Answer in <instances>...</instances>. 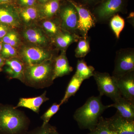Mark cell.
<instances>
[{"label":"cell","instance_id":"obj_33","mask_svg":"<svg viewBox=\"0 0 134 134\" xmlns=\"http://www.w3.org/2000/svg\"><path fill=\"white\" fill-rule=\"evenodd\" d=\"M12 29L8 25L0 23V41Z\"/></svg>","mask_w":134,"mask_h":134},{"label":"cell","instance_id":"obj_40","mask_svg":"<svg viewBox=\"0 0 134 134\" xmlns=\"http://www.w3.org/2000/svg\"><path fill=\"white\" fill-rule=\"evenodd\" d=\"M88 134H89L88 133Z\"/></svg>","mask_w":134,"mask_h":134},{"label":"cell","instance_id":"obj_1","mask_svg":"<svg viewBox=\"0 0 134 134\" xmlns=\"http://www.w3.org/2000/svg\"><path fill=\"white\" fill-rule=\"evenodd\" d=\"M100 96L89 98L83 105L77 109L74 115L75 120L81 129L91 131L96 127L103 112L109 105L102 103Z\"/></svg>","mask_w":134,"mask_h":134},{"label":"cell","instance_id":"obj_3","mask_svg":"<svg viewBox=\"0 0 134 134\" xmlns=\"http://www.w3.org/2000/svg\"><path fill=\"white\" fill-rule=\"evenodd\" d=\"M24 114L15 107L0 108V131L7 134H19L27 127Z\"/></svg>","mask_w":134,"mask_h":134},{"label":"cell","instance_id":"obj_38","mask_svg":"<svg viewBox=\"0 0 134 134\" xmlns=\"http://www.w3.org/2000/svg\"><path fill=\"white\" fill-rule=\"evenodd\" d=\"M52 134H60L56 130V129L55 128V127H54L53 129L52 132Z\"/></svg>","mask_w":134,"mask_h":134},{"label":"cell","instance_id":"obj_30","mask_svg":"<svg viewBox=\"0 0 134 134\" xmlns=\"http://www.w3.org/2000/svg\"><path fill=\"white\" fill-rule=\"evenodd\" d=\"M54 127L48 123L44 126H42L41 127L34 130L29 134H52Z\"/></svg>","mask_w":134,"mask_h":134},{"label":"cell","instance_id":"obj_2","mask_svg":"<svg viewBox=\"0 0 134 134\" xmlns=\"http://www.w3.org/2000/svg\"><path fill=\"white\" fill-rule=\"evenodd\" d=\"M54 59L37 65L25 66L23 82L36 88H43L52 85L54 81Z\"/></svg>","mask_w":134,"mask_h":134},{"label":"cell","instance_id":"obj_28","mask_svg":"<svg viewBox=\"0 0 134 134\" xmlns=\"http://www.w3.org/2000/svg\"><path fill=\"white\" fill-rule=\"evenodd\" d=\"M0 55L5 60L18 57V52L16 48L9 44L2 43V48Z\"/></svg>","mask_w":134,"mask_h":134},{"label":"cell","instance_id":"obj_19","mask_svg":"<svg viewBox=\"0 0 134 134\" xmlns=\"http://www.w3.org/2000/svg\"><path fill=\"white\" fill-rule=\"evenodd\" d=\"M37 24L41 27L52 41L62 30L58 15L50 19L39 20Z\"/></svg>","mask_w":134,"mask_h":134},{"label":"cell","instance_id":"obj_23","mask_svg":"<svg viewBox=\"0 0 134 134\" xmlns=\"http://www.w3.org/2000/svg\"><path fill=\"white\" fill-rule=\"evenodd\" d=\"M95 68L91 66H88L83 60H78L76 70L75 74L83 81L93 76Z\"/></svg>","mask_w":134,"mask_h":134},{"label":"cell","instance_id":"obj_31","mask_svg":"<svg viewBox=\"0 0 134 134\" xmlns=\"http://www.w3.org/2000/svg\"><path fill=\"white\" fill-rule=\"evenodd\" d=\"M79 5H82L91 9L102 0H71Z\"/></svg>","mask_w":134,"mask_h":134},{"label":"cell","instance_id":"obj_26","mask_svg":"<svg viewBox=\"0 0 134 134\" xmlns=\"http://www.w3.org/2000/svg\"><path fill=\"white\" fill-rule=\"evenodd\" d=\"M109 22L110 27L115 37L117 39L119 38L120 34L125 27V19L117 14L111 18Z\"/></svg>","mask_w":134,"mask_h":134},{"label":"cell","instance_id":"obj_4","mask_svg":"<svg viewBox=\"0 0 134 134\" xmlns=\"http://www.w3.org/2000/svg\"><path fill=\"white\" fill-rule=\"evenodd\" d=\"M18 57L25 66L40 64L54 59L59 51L55 48H47L23 43L17 49Z\"/></svg>","mask_w":134,"mask_h":134},{"label":"cell","instance_id":"obj_7","mask_svg":"<svg viewBox=\"0 0 134 134\" xmlns=\"http://www.w3.org/2000/svg\"><path fill=\"white\" fill-rule=\"evenodd\" d=\"M58 16L62 30L78 35V13L69 0H66L62 4L60 3Z\"/></svg>","mask_w":134,"mask_h":134},{"label":"cell","instance_id":"obj_22","mask_svg":"<svg viewBox=\"0 0 134 134\" xmlns=\"http://www.w3.org/2000/svg\"><path fill=\"white\" fill-rule=\"evenodd\" d=\"M83 81V79L74 75L68 85L64 97L61 100L60 103L61 105L66 103L71 97L75 96Z\"/></svg>","mask_w":134,"mask_h":134},{"label":"cell","instance_id":"obj_18","mask_svg":"<svg viewBox=\"0 0 134 134\" xmlns=\"http://www.w3.org/2000/svg\"><path fill=\"white\" fill-rule=\"evenodd\" d=\"M73 70L66 55V51H61L60 54L54 59V79L69 75Z\"/></svg>","mask_w":134,"mask_h":134},{"label":"cell","instance_id":"obj_10","mask_svg":"<svg viewBox=\"0 0 134 134\" xmlns=\"http://www.w3.org/2000/svg\"><path fill=\"white\" fill-rule=\"evenodd\" d=\"M69 1L74 6L78 13L77 34L82 37L87 38L88 37L89 31L96 26L97 23L96 19L89 8L77 4L71 0Z\"/></svg>","mask_w":134,"mask_h":134},{"label":"cell","instance_id":"obj_14","mask_svg":"<svg viewBox=\"0 0 134 134\" xmlns=\"http://www.w3.org/2000/svg\"><path fill=\"white\" fill-rule=\"evenodd\" d=\"M5 71L10 79H16L23 82L25 65L18 57L5 60Z\"/></svg>","mask_w":134,"mask_h":134},{"label":"cell","instance_id":"obj_29","mask_svg":"<svg viewBox=\"0 0 134 134\" xmlns=\"http://www.w3.org/2000/svg\"><path fill=\"white\" fill-rule=\"evenodd\" d=\"M60 105H61L60 104L54 103L49 109L42 115L41 118L43 121L42 126H44L45 125L48 124L51 118L58 112V111L59 110Z\"/></svg>","mask_w":134,"mask_h":134},{"label":"cell","instance_id":"obj_36","mask_svg":"<svg viewBox=\"0 0 134 134\" xmlns=\"http://www.w3.org/2000/svg\"><path fill=\"white\" fill-rule=\"evenodd\" d=\"M12 1V0H0V4L10 3Z\"/></svg>","mask_w":134,"mask_h":134},{"label":"cell","instance_id":"obj_21","mask_svg":"<svg viewBox=\"0 0 134 134\" xmlns=\"http://www.w3.org/2000/svg\"><path fill=\"white\" fill-rule=\"evenodd\" d=\"M60 4V0H50L44 4H39L40 20L50 19L57 16Z\"/></svg>","mask_w":134,"mask_h":134},{"label":"cell","instance_id":"obj_34","mask_svg":"<svg viewBox=\"0 0 134 134\" xmlns=\"http://www.w3.org/2000/svg\"><path fill=\"white\" fill-rule=\"evenodd\" d=\"M5 60L0 55V71L2 70L3 67L5 65Z\"/></svg>","mask_w":134,"mask_h":134},{"label":"cell","instance_id":"obj_9","mask_svg":"<svg viewBox=\"0 0 134 134\" xmlns=\"http://www.w3.org/2000/svg\"><path fill=\"white\" fill-rule=\"evenodd\" d=\"M133 71H134V48H121L117 50L113 76H120Z\"/></svg>","mask_w":134,"mask_h":134},{"label":"cell","instance_id":"obj_5","mask_svg":"<svg viewBox=\"0 0 134 134\" xmlns=\"http://www.w3.org/2000/svg\"><path fill=\"white\" fill-rule=\"evenodd\" d=\"M128 0H102L90 10L97 23L105 24L119 13L126 14Z\"/></svg>","mask_w":134,"mask_h":134},{"label":"cell","instance_id":"obj_11","mask_svg":"<svg viewBox=\"0 0 134 134\" xmlns=\"http://www.w3.org/2000/svg\"><path fill=\"white\" fill-rule=\"evenodd\" d=\"M0 23L8 25L13 29L21 28L17 8L10 3L0 4Z\"/></svg>","mask_w":134,"mask_h":134},{"label":"cell","instance_id":"obj_6","mask_svg":"<svg viewBox=\"0 0 134 134\" xmlns=\"http://www.w3.org/2000/svg\"><path fill=\"white\" fill-rule=\"evenodd\" d=\"M19 30L23 43L44 48H54L51 40L37 24L23 26Z\"/></svg>","mask_w":134,"mask_h":134},{"label":"cell","instance_id":"obj_35","mask_svg":"<svg viewBox=\"0 0 134 134\" xmlns=\"http://www.w3.org/2000/svg\"><path fill=\"white\" fill-rule=\"evenodd\" d=\"M128 18H129V21H130L129 23H132V25H133V20H134V15L133 13H132V14H130V15L129 16ZM134 23H133V24Z\"/></svg>","mask_w":134,"mask_h":134},{"label":"cell","instance_id":"obj_32","mask_svg":"<svg viewBox=\"0 0 134 134\" xmlns=\"http://www.w3.org/2000/svg\"><path fill=\"white\" fill-rule=\"evenodd\" d=\"M37 0H17V3L19 8H25L38 5Z\"/></svg>","mask_w":134,"mask_h":134},{"label":"cell","instance_id":"obj_27","mask_svg":"<svg viewBox=\"0 0 134 134\" xmlns=\"http://www.w3.org/2000/svg\"><path fill=\"white\" fill-rule=\"evenodd\" d=\"M89 134H116L108 125L106 118L101 116L97 125Z\"/></svg>","mask_w":134,"mask_h":134},{"label":"cell","instance_id":"obj_13","mask_svg":"<svg viewBox=\"0 0 134 134\" xmlns=\"http://www.w3.org/2000/svg\"><path fill=\"white\" fill-rule=\"evenodd\" d=\"M107 120L111 128L116 134H134V121L125 119L116 113Z\"/></svg>","mask_w":134,"mask_h":134},{"label":"cell","instance_id":"obj_24","mask_svg":"<svg viewBox=\"0 0 134 134\" xmlns=\"http://www.w3.org/2000/svg\"><path fill=\"white\" fill-rule=\"evenodd\" d=\"M0 41L2 43L9 44L17 49L23 44L19 31L14 29L10 30Z\"/></svg>","mask_w":134,"mask_h":134},{"label":"cell","instance_id":"obj_8","mask_svg":"<svg viewBox=\"0 0 134 134\" xmlns=\"http://www.w3.org/2000/svg\"><path fill=\"white\" fill-rule=\"evenodd\" d=\"M93 76L97 85L99 96H107L114 102L122 96L113 76L108 73L95 71Z\"/></svg>","mask_w":134,"mask_h":134},{"label":"cell","instance_id":"obj_25","mask_svg":"<svg viewBox=\"0 0 134 134\" xmlns=\"http://www.w3.org/2000/svg\"><path fill=\"white\" fill-rule=\"evenodd\" d=\"M91 38L81 37L78 40L76 48L75 50V55L77 58H82L85 56L91 51Z\"/></svg>","mask_w":134,"mask_h":134},{"label":"cell","instance_id":"obj_20","mask_svg":"<svg viewBox=\"0 0 134 134\" xmlns=\"http://www.w3.org/2000/svg\"><path fill=\"white\" fill-rule=\"evenodd\" d=\"M46 95V91H45L41 96L38 97L28 98H22L19 99L16 106L14 107L16 108L19 107L29 108L34 112L38 113L41 105L49 100Z\"/></svg>","mask_w":134,"mask_h":134},{"label":"cell","instance_id":"obj_15","mask_svg":"<svg viewBox=\"0 0 134 134\" xmlns=\"http://www.w3.org/2000/svg\"><path fill=\"white\" fill-rule=\"evenodd\" d=\"M81 37L75 34L62 30L53 40V46L58 51H66L70 45L77 42Z\"/></svg>","mask_w":134,"mask_h":134},{"label":"cell","instance_id":"obj_39","mask_svg":"<svg viewBox=\"0 0 134 134\" xmlns=\"http://www.w3.org/2000/svg\"><path fill=\"white\" fill-rule=\"evenodd\" d=\"M2 43L0 41V52H1V50L2 48Z\"/></svg>","mask_w":134,"mask_h":134},{"label":"cell","instance_id":"obj_12","mask_svg":"<svg viewBox=\"0 0 134 134\" xmlns=\"http://www.w3.org/2000/svg\"><path fill=\"white\" fill-rule=\"evenodd\" d=\"M113 77L122 97L134 103V71Z\"/></svg>","mask_w":134,"mask_h":134},{"label":"cell","instance_id":"obj_37","mask_svg":"<svg viewBox=\"0 0 134 134\" xmlns=\"http://www.w3.org/2000/svg\"><path fill=\"white\" fill-rule=\"evenodd\" d=\"M37 1L39 4H43L47 2L50 0H37Z\"/></svg>","mask_w":134,"mask_h":134},{"label":"cell","instance_id":"obj_17","mask_svg":"<svg viewBox=\"0 0 134 134\" xmlns=\"http://www.w3.org/2000/svg\"><path fill=\"white\" fill-rule=\"evenodd\" d=\"M18 9L22 27L36 24L40 20L38 5Z\"/></svg>","mask_w":134,"mask_h":134},{"label":"cell","instance_id":"obj_16","mask_svg":"<svg viewBox=\"0 0 134 134\" xmlns=\"http://www.w3.org/2000/svg\"><path fill=\"white\" fill-rule=\"evenodd\" d=\"M109 107L116 108V113L120 117L128 120L134 121V103L121 96L110 105Z\"/></svg>","mask_w":134,"mask_h":134}]
</instances>
